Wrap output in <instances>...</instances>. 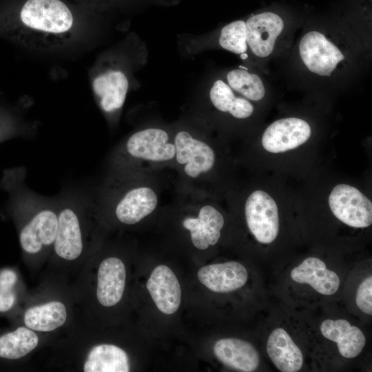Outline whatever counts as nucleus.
Segmentation results:
<instances>
[{
	"label": "nucleus",
	"instance_id": "a211bd4d",
	"mask_svg": "<svg viewBox=\"0 0 372 372\" xmlns=\"http://www.w3.org/2000/svg\"><path fill=\"white\" fill-rule=\"evenodd\" d=\"M54 245L56 254L68 260L77 258L83 251L79 219L74 209L70 207H64L58 214Z\"/></svg>",
	"mask_w": 372,
	"mask_h": 372
},
{
	"label": "nucleus",
	"instance_id": "f257e3e1",
	"mask_svg": "<svg viewBox=\"0 0 372 372\" xmlns=\"http://www.w3.org/2000/svg\"><path fill=\"white\" fill-rule=\"evenodd\" d=\"M74 17L61 0H27L19 10L15 35L35 49H49L70 39Z\"/></svg>",
	"mask_w": 372,
	"mask_h": 372
},
{
	"label": "nucleus",
	"instance_id": "dca6fc26",
	"mask_svg": "<svg viewBox=\"0 0 372 372\" xmlns=\"http://www.w3.org/2000/svg\"><path fill=\"white\" fill-rule=\"evenodd\" d=\"M216 357L225 365L243 372L256 371L260 364V355L249 342L234 338H223L214 346Z\"/></svg>",
	"mask_w": 372,
	"mask_h": 372
},
{
	"label": "nucleus",
	"instance_id": "cd10ccee",
	"mask_svg": "<svg viewBox=\"0 0 372 372\" xmlns=\"http://www.w3.org/2000/svg\"><path fill=\"white\" fill-rule=\"evenodd\" d=\"M17 278L14 271L10 269L3 270L0 273V290H11Z\"/></svg>",
	"mask_w": 372,
	"mask_h": 372
},
{
	"label": "nucleus",
	"instance_id": "f3484780",
	"mask_svg": "<svg viewBox=\"0 0 372 372\" xmlns=\"http://www.w3.org/2000/svg\"><path fill=\"white\" fill-rule=\"evenodd\" d=\"M266 349L270 360L282 372H297L303 366L301 349L282 327L276 328L271 332Z\"/></svg>",
	"mask_w": 372,
	"mask_h": 372
},
{
	"label": "nucleus",
	"instance_id": "f03ea898",
	"mask_svg": "<svg viewBox=\"0 0 372 372\" xmlns=\"http://www.w3.org/2000/svg\"><path fill=\"white\" fill-rule=\"evenodd\" d=\"M298 51L307 70L321 76H330L345 59L341 50L317 30L309 31L302 36Z\"/></svg>",
	"mask_w": 372,
	"mask_h": 372
},
{
	"label": "nucleus",
	"instance_id": "0eeeda50",
	"mask_svg": "<svg viewBox=\"0 0 372 372\" xmlns=\"http://www.w3.org/2000/svg\"><path fill=\"white\" fill-rule=\"evenodd\" d=\"M176 158L185 164L184 171L192 178L209 171L215 163L212 148L205 142L194 138L188 132H179L175 136Z\"/></svg>",
	"mask_w": 372,
	"mask_h": 372
},
{
	"label": "nucleus",
	"instance_id": "1a4fd4ad",
	"mask_svg": "<svg viewBox=\"0 0 372 372\" xmlns=\"http://www.w3.org/2000/svg\"><path fill=\"white\" fill-rule=\"evenodd\" d=\"M146 286L160 311L169 315L178 310L181 301L180 286L176 275L167 266L161 265L155 267Z\"/></svg>",
	"mask_w": 372,
	"mask_h": 372
},
{
	"label": "nucleus",
	"instance_id": "393cba45",
	"mask_svg": "<svg viewBox=\"0 0 372 372\" xmlns=\"http://www.w3.org/2000/svg\"><path fill=\"white\" fill-rule=\"evenodd\" d=\"M227 80L233 90L247 99L258 101L265 94V88L260 77L243 69H235L228 72Z\"/></svg>",
	"mask_w": 372,
	"mask_h": 372
},
{
	"label": "nucleus",
	"instance_id": "6e6552de",
	"mask_svg": "<svg viewBox=\"0 0 372 372\" xmlns=\"http://www.w3.org/2000/svg\"><path fill=\"white\" fill-rule=\"evenodd\" d=\"M167 133L161 129L148 128L132 134L126 148L133 157L161 162L172 159L176 154L174 144L168 143Z\"/></svg>",
	"mask_w": 372,
	"mask_h": 372
},
{
	"label": "nucleus",
	"instance_id": "5701e85b",
	"mask_svg": "<svg viewBox=\"0 0 372 372\" xmlns=\"http://www.w3.org/2000/svg\"><path fill=\"white\" fill-rule=\"evenodd\" d=\"M209 96L216 109L229 112L236 118H248L254 112L253 105L245 99L236 97L230 87L222 80L215 81Z\"/></svg>",
	"mask_w": 372,
	"mask_h": 372
},
{
	"label": "nucleus",
	"instance_id": "c85d7f7f",
	"mask_svg": "<svg viewBox=\"0 0 372 372\" xmlns=\"http://www.w3.org/2000/svg\"><path fill=\"white\" fill-rule=\"evenodd\" d=\"M15 296L12 290H0V311L9 310L14 304Z\"/></svg>",
	"mask_w": 372,
	"mask_h": 372
},
{
	"label": "nucleus",
	"instance_id": "a878e982",
	"mask_svg": "<svg viewBox=\"0 0 372 372\" xmlns=\"http://www.w3.org/2000/svg\"><path fill=\"white\" fill-rule=\"evenodd\" d=\"M220 46L231 52L243 54L247 50L246 24L242 20L233 21L223 28L219 37Z\"/></svg>",
	"mask_w": 372,
	"mask_h": 372
},
{
	"label": "nucleus",
	"instance_id": "aec40b11",
	"mask_svg": "<svg viewBox=\"0 0 372 372\" xmlns=\"http://www.w3.org/2000/svg\"><path fill=\"white\" fill-rule=\"evenodd\" d=\"M128 86L127 78L119 70L107 71L98 75L92 81L94 92L99 99L101 109L105 112L122 107Z\"/></svg>",
	"mask_w": 372,
	"mask_h": 372
},
{
	"label": "nucleus",
	"instance_id": "6ab92c4d",
	"mask_svg": "<svg viewBox=\"0 0 372 372\" xmlns=\"http://www.w3.org/2000/svg\"><path fill=\"white\" fill-rule=\"evenodd\" d=\"M157 203V196L153 189L147 187H135L118 201L115 214L120 222L134 225L153 212Z\"/></svg>",
	"mask_w": 372,
	"mask_h": 372
},
{
	"label": "nucleus",
	"instance_id": "4be33fe9",
	"mask_svg": "<svg viewBox=\"0 0 372 372\" xmlns=\"http://www.w3.org/2000/svg\"><path fill=\"white\" fill-rule=\"evenodd\" d=\"M67 318L65 305L57 301L29 308L24 314L25 324L38 331H51L62 326Z\"/></svg>",
	"mask_w": 372,
	"mask_h": 372
},
{
	"label": "nucleus",
	"instance_id": "9b49d317",
	"mask_svg": "<svg viewBox=\"0 0 372 372\" xmlns=\"http://www.w3.org/2000/svg\"><path fill=\"white\" fill-rule=\"evenodd\" d=\"M293 281L309 285L315 291L324 296L335 293L340 285V279L333 271L327 269L326 264L316 257H309L290 273Z\"/></svg>",
	"mask_w": 372,
	"mask_h": 372
},
{
	"label": "nucleus",
	"instance_id": "7ed1b4c3",
	"mask_svg": "<svg viewBox=\"0 0 372 372\" xmlns=\"http://www.w3.org/2000/svg\"><path fill=\"white\" fill-rule=\"evenodd\" d=\"M247 227L260 243L268 245L277 238L280 220L277 205L267 192H253L247 198L245 206Z\"/></svg>",
	"mask_w": 372,
	"mask_h": 372
},
{
	"label": "nucleus",
	"instance_id": "2eb2a0df",
	"mask_svg": "<svg viewBox=\"0 0 372 372\" xmlns=\"http://www.w3.org/2000/svg\"><path fill=\"white\" fill-rule=\"evenodd\" d=\"M320 328L325 338L337 344L340 354L345 358L357 357L366 344L362 331L345 319H326Z\"/></svg>",
	"mask_w": 372,
	"mask_h": 372
},
{
	"label": "nucleus",
	"instance_id": "ddd939ff",
	"mask_svg": "<svg viewBox=\"0 0 372 372\" xmlns=\"http://www.w3.org/2000/svg\"><path fill=\"white\" fill-rule=\"evenodd\" d=\"M224 224L223 215L211 205L202 207L197 218L188 217L183 221V227L190 232L194 246L201 250L218 242Z\"/></svg>",
	"mask_w": 372,
	"mask_h": 372
},
{
	"label": "nucleus",
	"instance_id": "39448f33",
	"mask_svg": "<svg viewBox=\"0 0 372 372\" xmlns=\"http://www.w3.org/2000/svg\"><path fill=\"white\" fill-rule=\"evenodd\" d=\"M311 134V127L306 121L295 117L281 118L266 128L262 144L269 152H285L304 143Z\"/></svg>",
	"mask_w": 372,
	"mask_h": 372
},
{
	"label": "nucleus",
	"instance_id": "4468645a",
	"mask_svg": "<svg viewBox=\"0 0 372 372\" xmlns=\"http://www.w3.org/2000/svg\"><path fill=\"white\" fill-rule=\"evenodd\" d=\"M126 271L121 260L110 257L100 264L97 274L96 296L104 307L116 304L121 299L125 285Z\"/></svg>",
	"mask_w": 372,
	"mask_h": 372
},
{
	"label": "nucleus",
	"instance_id": "9d476101",
	"mask_svg": "<svg viewBox=\"0 0 372 372\" xmlns=\"http://www.w3.org/2000/svg\"><path fill=\"white\" fill-rule=\"evenodd\" d=\"M197 276L203 285L217 293L236 291L243 287L248 279L247 269L236 261L204 266Z\"/></svg>",
	"mask_w": 372,
	"mask_h": 372
},
{
	"label": "nucleus",
	"instance_id": "423d86ee",
	"mask_svg": "<svg viewBox=\"0 0 372 372\" xmlns=\"http://www.w3.org/2000/svg\"><path fill=\"white\" fill-rule=\"evenodd\" d=\"M246 24L247 43L252 53L260 58L268 57L284 28V21L277 14L265 12L251 17Z\"/></svg>",
	"mask_w": 372,
	"mask_h": 372
},
{
	"label": "nucleus",
	"instance_id": "20e7f679",
	"mask_svg": "<svg viewBox=\"0 0 372 372\" xmlns=\"http://www.w3.org/2000/svg\"><path fill=\"white\" fill-rule=\"evenodd\" d=\"M329 205L333 215L347 226L366 228L372 223L371 201L353 186L335 185L329 196Z\"/></svg>",
	"mask_w": 372,
	"mask_h": 372
},
{
	"label": "nucleus",
	"instance_id": "412c9836",
	"mask_svg": "<svg viewBox=\"0 0 372 372\" xmlns=\"http://www.w3.org/2000/svg\"><path fill=\"white\" fill-rule=\"evenodd\" d=\"M85 372H128L130 361L126 352L120 347L103 344L89 352L83 366Z\"/></svg>",
	"mask_w": 372,
	"mask_h": 372
},
{
	"label": "nucleus",
	"instance_id": "bb28decb",
	"mask_svg": "<svg viewBox=\"0 0 372 372\" xmlns=\"http://www.w3.org/2000/svg\"><path fill=\"white\" fill-rule=\"evenodd\" d=\"M355 302L359 309L368 315L372 314V277H366L360 284Z\"/></svg>",
	"mask_w": 372,
	"mask_h": 372
},
{
	"label": "nucleus",
	"instance_id": "b1692460",
	"mask_svg": "<svg viewBox=\"0 0 372 372\" xmlns=\"http://www.w3.org/2000/svg\"><path fill=\"white\" fill-rule=\"evenodd\" d=\"M37 335L30 329L21 327L0 336V357L16 360L24 357L38 344Z\"/></svg>",
	"mask_w": 372,
	"mask_h": 372
},
{
	"label": "nucleus",
	"instance_id": "f8f14e48",
	"mask_svg": "<svg viewBox=\"0 0 372 372\" xmlns=\"http://www.w3.org/2000/svg\"><path fill=\"white\" fill-rule=\"evenodd\" d=\"M58 226V215L52 209L37 212L21 231L19 240L27 253L36 254L43 247L54 243Z\"/></svg>",
	"mask_w": 372,
	"mask_h": 372
}]
</instances>
